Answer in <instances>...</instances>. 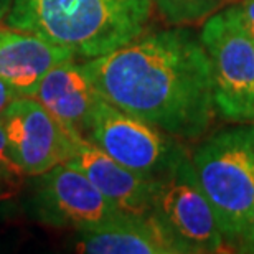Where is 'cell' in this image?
<instances>
[{"label": "cell", "mask_w": 254, "mask_h": 254, "mask_svg": "<svg viewBox=\"0 0 254 254\" xmlns=\"http://www.w3.org/2000/svg\"><path fill=\"white\" fill-rule=\"evenodd\" d=\"M76 60L73 53L25 30L0 25V78L20 96L33 98L45 74Z\"/></svg>", "instance_id": "30bf717a"}, {"label": "cell", "mask_w": 254, "mask_h": 254, "mask_svg": "<svg viewBox=\"0 0 254 254\" xmlns=\"http://www.w3.org/2000/svg\"><path fill=\"white\" fill-rule=\"evenodd\" d=\"M152 12V0H15L3 23L91 60L144 33Z\"/></svg>", "instance_id": "7a4b0ae2"}, {"label": "cell", "mask_w": 254, "mask_h": 254, "mask_svg": "<svg viewBox=\"0 0 254 254\" xmlns=\"http://www.w3.org/2000/svg\"><path fill=\"white\" fill-rule=\"evenodd\" d=\"M150 215L180 254L218 253L225 246L216 215L187 154L155 177Z\"/></svg>", "instance_id": "5b68a950"}, {"label": "cell", "mask_w": 254, "mask_h": 254, "mask_svg": "<svg viewBox=\"0 0 254 254\" xmlns=\"http://www.w3.org/2000/svg\"><path fill=\"white\" fill-rule=\"evenodd\" d=\"M15 162L27 177L69 162L81 135L58 123L37 98L20 96L0 116Z\"/></svg>", "instance_id": "ba28073f"}, {"label": "cell", "mask_w": 254, "mask_h": 254, "mask_svg": "<svg viewBox=\"0 0 254 254\" xmlns=\"http://www.w3.org/2000/svg\"><path fill=\"white\" fill-rule=\"evenodd\" d=\"M74 248L88 254H180L152 215H126L101 230L79 233Z\"/></svg>", "instance_id": "7c38bea8"}, {"label": "cell", "mask_w": 254, "mask_h": 254, "mask_svg": "<svg viewBox=\"0 0 254 254\" xmlns=\"http://www.w3.org/2000/svg\"><path fill=\"white\" fill-rule=\"evenodd\" d=\"M69 162L78 167L121 213L130 216L150 215L155 177L127 169L84 137L76 140Z\"/></svg>", "instance_id": "9c48e42d"}, {"label": "cell", "mask_w": 254, "mask_h": 254, "mask_svg": "<svg viewBox=\"0 0 254 254\" xmlns=\"http://www.w3.org/2000/svg\"><path fill=\"white\" fill-rule=\"evenodd\" d=\"M15 0H0V22H3L7 18L8 12L12 10Z\"/></svg>", "instance_id": "ac0fdd59"}, {"label": "cell", "mask_w": 254, "mask_h": 254, "mask_svg": "<svg viewBox=\"0 0 254 254\" xmlns=\"http://www.w3.org/2000/svg\"><path fill=\"white\" fill-rule=\"evenodd\" d=\"M17 98H20V94L12 88V86L7 84L2 78H0V116L5 113V109H7Z\"/></svg>", "instance_id": "2e32d148"}, {"label": "cell", "mask_w": 254, "mask_h": 254, "mask_svg": "<svg viewBox=\"0 0 254 254\" xmlns=\"http://www.w3.org/2000/svg\"><path fill=\"white\" fill-rule=\"evenodd\" d=\"M33 98H37L64 129L84 137L91 114L101 96L84 64L69 60L45 74Z\"/></svg>", "instance_id": "8fae6325"}, {"label": "cell", "mask_w": 254, "mask_h": 254, "mask_svg": "<svg viewBox=\"0 0 254 254\" xmlns=\"http://www.w3.org/2000/svg\"><path fill=\"white\" fill-rule=\"evenodd\" d=\"M167 22L174 25L205 22L226 0H152Z\"/></svg>", "instance_id": "4fadbf2b"}, {"label": "cell", "mask_w": 254, "mask_h": 254, "mask_svg": "<svg viewBox=\"0 0 254 254\" xmlns=\"http://www.w3.org/2000/svg\"><path fill=\"white\" fill-rule=\"evenodd\" d=\"M238 20L254 40V0H243L238 5H233Z\"/></svg>", "instance_id": "9a60e30c"}, {"label": "cell", "mask_w": 254, "mask_h": 254, "mask_svg": "<svg viewBox=\"0 0 254 254\" xmlns=\"http://www.w3.org/2000/svg\"><path fill=\"white\" fill-rule=\"evenodd\" d=\"M32 208L42 225L78 233L106 228L126 216L71 162L32 177Z\"/></svg>", "instance_id": "52a82bcc"}, {"label": "cell", "mask_w": 254, "mask_h": 254, "mask_svg": "<svg viewBox=\"0 0 254 254\" xmlns=\"http://www.w3.org/2000/svg\"><path fill=\"white\" fill-rule=\"evenodd\" d=\"M28 177L25 175V172L20 169V165L15 162L12 150L8 147L7 134H5L3 124L0 121V182L7 185H12L15 189H20L23 185V182Z\"/></svg>", "instance_id": "5bb4252c"}, {"label": "cell", "mask_w": 254, "mask_h": 254, "mask_svg": "<svg viewBox=\"0 0 254 254\" xmlns=\"http://www.w3.org/2000/svg\"><path fill=\"white\" fill-rule=\"evenodd\" d=\"M191 164L223 240L245 248L254 213V123L208 137L193 152Z\"/></svg>", "instance_id": "3957f363"}, {"label": "cell", "mask_w": 254, "mask_h": 254, "mask_svg": "<svg viewBox=\"0 0 254 254\" xmlns=\"http://www.w3.org/2000/svg\"><path fill=\"white\" fill-rule=\"evenodd\" d=\"M84 139L127 169L149 177L160 175L187 154L175 137L103 98L91 114Z\"/></svg>", "instance_id": "8992f818"}, {"label": "cell", "mask_w": 254, "mask_h": 254, "mask_svg": "<svg viewBox=\"0 0 254 254\" xmlns=\"http://www.w3.org/2000/svg\"><path fill=\"white\" fill-rule=\"evenodd\" d=\"M18 190L20 189H15L12 185H7V184H3V182H0V216L3 215L7 206H10V203L17 196Z\"/></svg>", "instance_id": "e0dca14e"}, {"label": "cell", "mask_w": 254, "mask_h": 254, "mask_svg": "<svg viewBox=\"0 0 254 254\" xmlns=\"http://www.w3.org/2000/svg\"><path fill=\"white\" fill-rule=\"evenodd\" d=\"M83 64L101 98L175 139H198L216 114L210 60L190 28L144 32Z\"/></svg>", "instance_id": "6da1fadb"}, {"label": "cell", "mask_w": 254, "mask_h": 254, "mask_svg": "<svg viewBox=\"0 0 254 254\" xmlns=\"http://www.w3.org/2000/svg\"><path fill=\"white\" fill-rule=\"evenodd\" d=\"M200 38L210 60L216 113L230 123H254V40L233 5L205 20Z\"/></svg>", "instance_id": "277c9868"}, {"label": "cell", "mask_w": 254, "mask_h": 254, "mask_svg": "<svg viewBox=\"0 0 254 254\" xmlns=\"http://www.w3.org/2000/svg\"><path fill=\"white\" fill-rule=\"evenodd\" d=\"M245 248H246L245 251L254 253V213H253V220H251L250 233H248V238H246V245H245Z\"/></svg>", "instance_id": "d6986e66"}]
</instances>
